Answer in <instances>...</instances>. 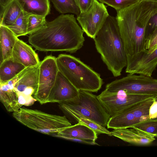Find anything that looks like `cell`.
Segmentation results:
<instances>
[{"label":"cell","instance_id":"33","mask_svg":"<svg viewBox=\"0 0 157 157\" xmlns=\"http://www.w3.org/2000/svg\"><path fill=\"white\" fill-rule=\"evenodd\" d=\"M11 0H0V14H1L6 6Z\"/></svg>","mask_w":157,"mask_h":157},{"label":"cell","instance_id":"26","mask_svg":"<svg viewBox=\"0 0 157 157\" xmlns=\"http://www.w3.org/2000/svg\"><path fill=\"white\" fill-rule=\"evenodd\" d=\"M47 21L45 17L35 15H29L28 18L27 34L43 27Z\"/></svg>","mask_w":157,"mask_h":157},{"label":"cell","instance_id":"12","mask_svg":"<svg viewBox=\"0 0 157 157\" xmlns=\"http://www.w3.org/2000/svg\"><path fill=\"white\" fill-rule=\"evenodd\" d=\"M39 66L32 68L14 85L21 107L32 105L37 101L34 96L38 87Z\"/></svg>","mask_w":157,"mask_h":157},{"label":"cell","instance_id":"22","mask_svg":"<svg viewBox=\"0 0 157 157\" xmlns=\"http://www.w3.org/2000/svg\"><path fill=\"white\" fill-rule=\"evenodd\" d=\"M59 108L67 117L75 119L78 122L83 124L94 130L98 134H104L111 136V132L105 127L69 109L63 107H59Z\"/></svg>","mask_w":157,"mask_h":157},{"label":"cell","instance_id":"17","mask_svg":"<svg viewBox=\"0 0 157 157\" xmlns=\"http://www.w3.org/2000/svg\"><path fill=\"white\" fill-rule=\"evenodd\" d=\"M111 132V136L137 145H148L155 140L154 136L132 128L115 129Z\"/></svg>","mask_w":157,"mask_h":157},{"label":"cell","instance_id":"31","mask_svg":"<svg viewBox=\"0 0 157 157\" xmlns=\"http://www.w3.org/2000/svg\"><path fill=\"white\" fill-rule=\"evenodd\" d=\"M94 0H75L80 13L87 11L91 6Z\"/></svg>","mask_w":157,"mask_h":157},{"label":"cell","instance_id":"24","mask_svg":"<svg viewBox=\"0 0 157 157\" xmlns=\"http://www.w3.org/2000/svg\"><path fill=\"white\" fill-rule=\"evenodd\" d=\"M28 15L22 11L14 23L7 27L17 37L27 35Z\"/></svg>","mask_w":157,"mask_h":157},{"label":"cell","instance_id":"25","mask_svg":"<svg viewBox=\"0 0 157 157\" xmlns=\"http://www.w3.org/2000/svg\"><path fill=\"white\" fill-rule=\"evenodd\" d=\"M132 128L157 137V118L143 121L134 125Z\"/></svg>","mask_w":157,"mask_h":157},{"label":"cell","instance_id":"1","mask_svg":"<svg viewBox=\"0 0 157 157\" xmlns=\"http://www.w3.org/2000/svg\"><path fill=\"white\" fill-rule=\"evenodd\" d=\"M84 32L74 15L62 14L29 34V42L39 51L73 53L83 46Z\"/></svg>","mask_w":157,"mask_h":157},{"label":"cell","instance_id":"14","mask_svg":"<svg viewBox=\"0 0 157 157\" xmlns=\"http://www.w3.org/2000/svg\"><path fill=\"white\" fill-rule=\"evenodd\" d=\"M79 92L59 71L55 82L49 95L48 103L59 104L71 100L78 95Z\"/></svg>","mask_w":157,"mask_h":157},{"label":"cell","instance_id":"5","mask_svg":"<svg viewBox=\"0 0 157 157\" xmlns=\"http://www.w3.org/2000/svg\"><path fill=\"white\" fill-rule=\"evenodd\" d=\"M13 117L26 127L44 134L56 135L71 125L65 116L48 113L37 109L21 108Z\"/></svg>","mask_w":157,"mask_h":157},{"label":"cell","instance_id":"34","mask_svg":"<svg viewBox=\"0 0 157 157\" xmlns=\"http://www.w3.org/2000/svg\"><path fill=\"white\" fill-rule=\"evenodd\" d=\"M142 0L150 1L157 3V0H139V1Z\"/></svg>","mask_w":157,"mask_h":157},{"label":"cell","instance_id":"29","mask_svg":"<svg viewBox=\"0 0 157 157\" xmlns=\"http://www.w3.org/2000/svg\"><path fill=\"white\" fill-rule=\"evenodd\" d=\"M157 33V12L150 19L146 30V39Z\"/></svg>","mask_w":157,"mask_h":157},{"label":"cell","instance_id":"7","mask_svg":"<svg viewBox=\"0 0 157 157\" xmlns=\"http://www.w3.org/2000/svg\"><path fill=\"white\" fill-rule=\"evenodd\" d=\"M156 97H151L132 104L109 119L108 128H131L141 121L149 119V109Z\"/></svg>","mask_w":157,"mask_h":157},{"label":"cell","instance_id":"32","mask_svg":"<svg viewBox=\"0 0 157 157\" xmlns=\"http://www.w3.org/2000/svg\"><path fill=\"white\" fill-rule=\"evenodd\" d=\"M149 117L151 119L157 118V101H154L149 109Z\"/></svg>","mask_w":157,"mask_h":157},{"label":"cell","instance_id":"2","mask_svg":"<svg viewBox=\"0 0 157 157\" xmlns=\"http://www.w3.org/2000/svg\"><path fill=\"white\" fill-rule=\"evenodd\" d=\"M116 11V18L127 57L144 51L147 27L157 12V3L140 1Z\"/></svg>","mask_w":157,"mask_h":157},{"label":"cell","instance_id":"16","mask_svg":"<svg viewBox=\"0 0 157 157\" xmlns=\"http://www.w3.org/2000/svg\"><path fill=\"white\" fill-rule=\"evenodd\" d=\"M12 57L26 67H35L40 63L37 54L32 47L19 39L13 48Z\"/></svg>","mask_w":157,"mask_h":157},{"label":"cell","instance_id":"30","mask_svg":"<svg viewBox=\"0 0 157 157\" xmlns=\"http://www.w3.org/2000/svg\"><path fill=\"white\" fill-rule=\"evenodd\" d=\"M157 48V33L146 39V51L147 53L153 52Z\"/></svg>","mask_w":157,"mask_h":157},{"label":"cell","instance_id":"28","mask_svg":"<svg viewBox=\"0 0 157 157\" xmlns=\"http://www.w3.org/2000/svg\"><path fill=\"white\" fill-rule=\"evenodd\" d=\"M33 67L25 68L21 72L7 82L0 85V90H6L14 89V86L16 83Z\"/></svg>","mask_w":157,"mask_h":157},{"label":"cell","instance_id":"11","mask_svg":"<svg viewBox=\"0 0 157 157\" xmlns=\"http://www.w3.org/2000/svg\"><path fill=\"white\" fill-rule=\"evenodd\" d=\"M109 15L106 6L94 0L87 11L77 16V20L86 34L94 39Z\"/></svg>","mask_w":157,"mask_h":157},{"label":"cell","instance_id":"13","mask_svg":"<svg viewBox=\"0 0 157 157\" xmlns=\"http://www.w3.org/2000/svg\"><path fill=\"white\" fill-rule=\"evenodd\" d=\"M127 59L126 73L151 76L157 66V48L151 53H147L145 50L127 57Z\"/></svg>","mask_w":157,"mask_h":157},{"label":"cell","instance_id":"18","mask_svg":"<svg viewBox=\"0 0 157 157\" xmlns=\"http://www.w3.org/2000/svg\"><path fill=\"white\" fill-rule=\"evenodd\" d=\"M18 39L7 27L0 25V63L12 57L13 48Z\"/></svg>","mask_w":157,"mask_h":157},{"label":"cell","instance_id":"15","mask_svg":"<svg viewBox=\"0 0 157 157\" xmlns=\"http://www.w3.org/2000/svg\"><path fill=\"white\" fill-rule=\"evenodd\" d=\"M98 134L94 130L80 122L67 127L54 136L90 144L98 145L96 140Z\"/></svg>","mask_w":157,"mask_h":157},{"label":"cell","instance_id":"8","mask_svg":"<svg viewBox=\"0 0 157 157\" xmlns=\"http://www.w3.org/2000/svg\"><path fill=\"white\" fill-rule=\"evenodd\" d=\"M105 90L110 92L123 90L129 93L157 95V78L128 74L107 84Z\"/></svg>","mask_w":157,"mask_h":157},{"label":"cell","instance_id":"35","mask_svg":"<svg viewBox=\"0 0 157 157\" xmlns=\"http://www.w3.org/2000/svg\"><path fill=\"white\" fill-rule=\"evenodd\" d=\"M155 101H157V97L155 99Z\"/></svg>","mask_w":157,"mask_h":157},{"label":"cell","instance_id":"27","mask_svg":"<svg viewBox=\"0 0 157 157\" xmlns=\"http://www.w3.org/2000/svg\"><path fill=\"white\" fill-rule=\"evenodd\" d=\"M100 2L112 7L116 10L134 4L139 0H98Z\"/></svg>","mask_w":157,"mask_h":157},{"label":"cell","instance_id":"6","mask_svg":"<svg viewBox=\"0 0 157 157\" xmlns=\"http://www.w3.org/2000/svg\"><path fill=\"white\" fill-rule=\"evenodd\" d=\"M59 107L71 110L104 127L111 116L106 111L97 96L90 92L79 90L78 95L71 100L59 103Z\"/></svg>","mask_w":157,"mask_h":157},{"label":"cell","instance_id":"19","mask_svg":"<svg viewBox=\"0 0 157 157\" xmlns=\"http://www.w3.org/2000/svg\"><path fill=\"white\" fill-rule=\"evenodd\" d=\"M22 11L28 15L45 17L50 11L49 0H16Z\"/></svg>","mask_w":157,"mask_h":157},{"label":"cell","instance_id":"20","mask_svg":"<svg viewBox=\"0 0 157 157\" xmlns=\"http://www.w3.org/2000/svg\"><path fill=\"white\" fill-rule=\"evenodd\" d=\"M0 65V85L7 82L26 68L14 61L12 57L5 60Z\"/></svg>","mask_w":157,"mask_h":157},{"label":"cell","instance_id":"10","mask_svg":"<svg viewBox=\"0 0 157 157\" xmlns=\"http://www.w3.org/2000/svg\"><path fill=\"white\" fill-rule=\"evenodd\" d=\"M58 71L55 57L48 56L40 62L38 87L34 97L41 104L48 103Z\"/></svg>","mask_w":157,"mask_h":157},{"label":"cell","instance_id":"21","mask_svg":"<svg viewBox=\"0 0 157 157\" xmlns=\"http://www.w3.org/2000/svg\"><path fill=\"white\" fill-rule=\"evenodd\" d=\"M22 11L16 0H11L0 14V25L8 27L13 24Z\"/></svg>","mask_w":157,"mask_h":157},{"label":"cell","instance_id":"23","mask_svg":"<svg viewBox=\"0 0 157 157\" xmlns=\"http://www.w3.org/2000/svg\"><path fill=\"white\" fill-rule=\"evenodd\" d=\"M53 6L59 13H71L78 16L80 10L75 0H51Z\"/></svg>","mask_w":157,"mask_h":157},{"label":"cell","instance_id":"3","mask_svg":"<svg viewBox=\"0 0 157 157\" xmlns=\"http://www.w3.org/2000/svg\"><path fill=\"white\" fill-rule=\"evenodd\" d=\"M103 62L114 77L121 75L127 56L116 17L110 15L93 39Z\"/></svg>","mask_w":157,"mask_h":157},{"label":"cell","instance_id":"4","mask_svg":"<svg viewBox=\"0 0 157 157\" xmlns=\"http://www.w3.org/2000/svg\"><path fill=\"white\" fill-rule=\"evenodd\" d=\"M56 60L59 71L78 90L97 92L101 88L100 75L79 59L62 54Z\"/></svg>","mask_w":157,"mask_h":157},{"label":"cell","instance_id":"9","mask_svg":"<svg viewBox=\"0 0 157 157\" xmlns=\"http://www.w3.org/2000/svg\"><path fill=\"white\" fill-rule=\"evenodd\" d=\"M157 95L132 93L123 90L110 92L105 90L97 96L101 103L111 116L128 106Z\"/></svg>","mask_w":157,"mask_h":157}]
</instances>
